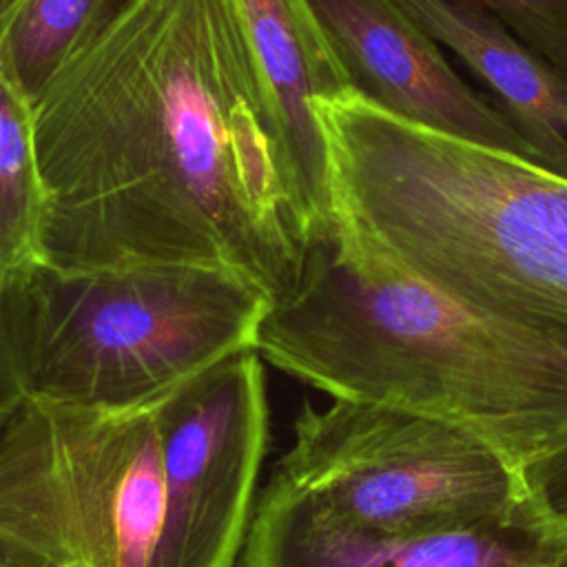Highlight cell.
Wrapping results in <instances>:
<instances>
[{"label": "cell", "instance_id": "1", "mask_svg": "<svg viewBox=\"0 0 567 567\" xmlns=\"http://www.w3.org/2000/svg\"><path fill=\"white\" fill-rule=\"evenodd\" d=\"M35 135L51 266H210L275 301L315 241L226 0H126Z\"/></svg>", "mask_w": 567, "mask_h": 567}, {"label": "cell", "instance_id": "2", "mask_svg": "<svg viewBox=\"0 0 567 567\" xmlns=\"http://www.w3.org/2000/svg\"><path fill=\"white\" fill-rule=\"evenodd\" d=\"M257 352L332 399L454 423L520 465L567 436V328L461 299L354 250L315 241Z\"/></svg>", "mask_w": 567, "mask_h": 567}, {"label": "cell", "instance_id": "3", "mask_svg": "<svg viewBox=\"0 0 567 567\" xmlns=\"http://www.w3.org/2000/svg\"><path fill=\"white\" fill-rule=\"evenodd\" d=\"M332 237L461 299L567 328V175L399 117L315 100Z\"/></svg>", "mask_w": 567, "mask_h": 567}, {"label": "cell", "instance_id": "4", "mask_svg": "<svg viewBox=\"0 0 567 567\" xmlns=\"http://www.w3.org/2000/svg\"><path fill=\"white\" fill-rule=\"evenodd\" d=\"M2 297L24 394L106 410L257 350L272 303L250 279L193 264H44Z\"/></svg>", "mask_w": 567, "mask_h": 567}, {"label": "cell", "instance_id": "5", "mask_svg": "<svg viewBox=\"0 0 567 567\" xmlns=\"http://www.w3.org/2000/svg\"><path fill=\"white\" fill-rule=\"evenodd\" d=\"M155 403L22 396L0 430V565L162 567Z\"/></svg>", "mask_w": 567, "mask_h": 567}, {"label": "cell", "instance_id": "6", "mask_svg": "<svg viewBox=\"0 0 567 567\" xmlns=\"http://www.w3.org/2000/svg\"><path fill=\"white\" fill-rule=\"evenodd\" d=\"M272 481L368 532L523 525L518 472L498 450L454 423L379 403H306Z\"/></svg>", "mask_w": 567, "mask_h": 567}, {"label": "cell", "instance_id": "7", "mask_svg": "<svg viewBox=\"0 0 567 567\" xmlns=\"http://www.w3.org/2000/svg\"><path fill=\"white\" fill-rule=\"evenodd\" d=\"M257 350L233 354L157 399L164 483L162 567H233L268 436Z\"/></svg>", "mask_w": 567, "mask_h": 567}, {"label": "cell", "instance_id": "8", "mask_svg": "<svg viewBox=\"0 0 567 567\" xmlns=\"http://www.w3.org/2000/svg\"><path fill=\"white\" fill-rule=\"evenodd\" d=\"M352 86L410 122L514 151L532 148L396 0H308Z\"/></svg>", "mask_w": 567, "mask_h": 567}, {"label": "cell", "instance_id": "9", "mask_svg": "<svg viewBox=\"0 0 567 567\" xmlns=\"http://www.w3.org/2000/svg\"><path fill=\"white\" fill-rule=\"evenodd\" d=\"M312 239L332 233L326 148L315 100L352 86L308 0H226ZM312 241V244H315Z\"/></svg>", "mask_w": 567, "mask_h": 567}, {"label": "cell", "instance_id": "10", "mask_svg": "<svg viewBox=\"0 0 567 567\" xmlns=\"http://www.w3.org/2000/svg\"><path fill=\"white\" fill-rule=\"evenodd\" d=\"M241 567H558L525 525L381 534L334 523L270 481L250 520Z\"/></svg>", "mask_w": 567, "mask_h": 567}, {"label": "cell", "instance_id": "11", "mask_svg": "<svg viewBox=\"0 0 567 567\" xmlns=\"http://www.w3.org/2000/svg\"><path fill=\"white\" fill-rule=\"evenodd\" d=\"M465 66L525 137L536 162L567 175V73L487 0H396Z\"/></svg>", "mask_w": 567, "mask_h": 567}, {"label": "cell", "instance_id": "12", "mask_svg": "<svg viewBox=\"0 0 567 567\" xmlns=\"http://www.w3.org/2000/svg\"><path fill=\"white\" fill-rule=\"evenodd\" d=\"M0 49V297L47 264L49 190L42 175L35 102Z\"/></svg>", "mask_w": 567, "mask_h": 567}, {"label": "cell", "instance_id": "13", "mask_svg": "<svg viewBox=\"0 0 567 567\" xmlns=\"http://www.w3.org/2000/svg\"><path fill=\"white\" fill-rule=\"evenodd\" d=\"M126 0H27L7 38V60L33 97L91 44Z\"/></svg>", "mask_w": 567, "mask_h": 567}, {"label": "cell", "instance_id": "14", "mask_svg": "<svg viewBox=\"0 0 567 567\" xmlns=\"http://www.w3.org/2000/svg\"><path fill=\"white\" fill-rule=\"evenodd\" d=\"M520 523L545 543L567 538V436L518 467Z\"/></svg>", "mask_w": 567, "mask_h": 567}, {"label": "cell", "instance_id": "15", "mask_svg": "<svg viewBox=\"0 0 567 567\" xmlns=\"http://www.w3.org/2000/svg\"><path fill=\"white\" fill-rule=\"evenodd\" d=\"M540 55L567 73V0H487Z\"/></svg>", "mask_w": 567, "mask_h": 567}, {"label": "cell", "instance_id": "16", "mask_svg": "<svg viewBox=\"0 0 567 567\" xmlns=\"http://www.w3.org/2000/svg\"><path fill=\"white\" fill-rule=\"evenodd\" d=\"M24 396L22 377L13 350V339L7 321L4 297H0V430Z\"/></svg>", "mask_w": 567, "mask_h": 567}, {"label": "cell", "instance_id": "17", "mask_svg": "<svg viewBox=\"0 0 567 567\" xmlns=\"http://www.w3.org/2000/svg\"><path fill=\"white\" fill-rule=\"evenodd\" d=\"M27 0H0V49L7 44L9 31L18 20L20 11L24 9Z\"/></svg>", "mask_w": 567, "mask_h": 567}, {"label": "cell", "instance_id": "18", "mask_svg": "<svg viewBox=\"0 0 567 567\" xmlns=\"http://www.w3.org/2000/svg\"><path fill=\"white\" fill-rule=\"evenodd\" d=\"M556 547V556H558V567H567V538L551 543Z\"/></svg>", "mask_w": 567, "mask_h": 567}, {"label": "cell", "instance_id": "19", "mask_svg": "<svg viewBox=\"0 0 567 567\" xmlns=\"http://www.w3.org/2000/svg\"><path fill=\"white\" fill-rule=\"evenodd\" d=\"M0 567H4V565H0Z\"/></svg>", "mask_w": 567, "mask_h": 567}]
</instances>
